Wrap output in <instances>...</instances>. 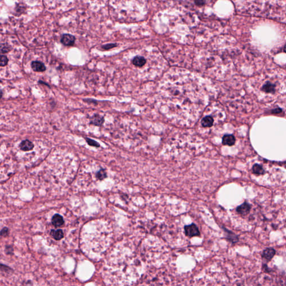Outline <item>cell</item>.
<instances>
[{
	"mask_svg": "<svg viewBox=\"0 0 286 286\" xmlns=\"http://www.w3.org/2000/svg\"><path fill=\"white\" fill-rule=\"evenodd\" d=\"M170 93L175 99L176 107L181 112L202 110L205 105L202 89L187 74L181 73L170 89Z\"/></svg>",
	"mask_w": 286,
	"mask_h": 286,
	"instance_id": "1",
	"label": "cell"
},
{
	"mask_svg": "<svg viewBox=\"0 0 286 286\" xmlns=\"http://www.w3.org/2000/svg\"><path fill=\"white\" fill-rule=\"evenodd\" d=\"M184 233L186 236L188 237L198 236L200 235V232L197 226L195 224H192L189 225H186L184 228Z\"/></svg>",
	"mask_w": 286,
	"mask_h": 286,
	"instance_id": "2",
	"label": "cell"
},
{
	"mask_svg": "<svg viewBox=\"0 0 286 286\" xmlns=\"http://www.w3.org/2000/svg\"><path fill=\"white\" fill-rule=\"evenodd\" d=\"M76 37L71 34H64L61 38V43L66 46H72L74 44Z\"/></svg>",
	"mask_w": 286,
	"mask_h": 286,
	"instance_id": "3",
	"label": "cell"
},
{
	"mask_svg": "<svg viewBox=\"0 0 286 286\" xmlns=\"http://www.w3.org/2000/svg\"><path fill=\"white\" fill-rule=\"evenodd\" d=\"M276 251L273 248H267L263 250L262 256L266 260L270 261L274 256Z\"/></svg>",
	"mask_w": 286,
	"mask_h": 286,
	"instance_id": "4",
	"label": "cell"
},
{
	"mask_svg": "<svg viewBox=\"0 0 286 286\" xmlns=\"http://www.w3.org/2000/svg\"><path fill=\"white\" fill-rule=\"evenodd\" d=\"M250 208V205L248 202H244L237 207L236 211L241 215H246L249 213Z\"/></svg>",
	"mask_w": 286,
	"mask_h": 286,
	"instance_id": "5",
	"label": "cell"
},
{
	"mask_svg": "<svg viewBox=\"0 0 286 286\" xmlns=\"http://www.w3.org/2000/svg\"><path fill=\"white\" fill-rule=\"evenodd\" d=\"M32 69L37 72H42L46 70V68L43 63L39 61H34L31 63Z\"/></svg>",
	"mask_w": 286,
	"mask_h": 286,
	"instance_id": "6",
	"label": "cell"
},
{
	"mask_svg": "<svg viewBox=\"0 0 286 286\" xmlns=\"http://www.w3.org/2000/svg\"><path fill=\"white\" fill-rule=\"evenodd\" d=\"M223 144L225 146H232L235 143V138L231 134L225 135L223 138Z\"/></svg>",
	"mask_w": 286,
	"mask_h": 286,
	"instance_id": "7",
	"label": "cell"
},
{
	"mask_svg": "<svg viewBox=\"0 0 286 286\" xmlns=\"http://www.w3.org/2000/svg\"><path fill=\"white\" fill-rule=\"evenodd\" d=\"M52 222L53 225L55 227H60L64 224V220L61 215L59 214H55L53 217Z\"/></svg>",
	"mask_w": 286,
	"mask_h": 286,
	"instance_id": "8",
	"label": "cell"
},
{
	"mask_svg": "<svg viewBox=\"0 0 286 286\" xmlns=\"http://www.w3.org/2000/svg\"><path fill=\"white\" fill-rule=\"evenodd\" d=\"M33 143L29 140L22 141L20 144V148L22 151H31L34 148Z\"/></svg>",
	"mask_w": 286,
	"mask_h": 286,
	"instance_id": "9",
	"label": "cell"
},
{
	"mask_svg": "<svg viewBox=\"0 0 286 286\" xmlns=\"http://www.w3.org/2000/svg\"><path fill=\"white\" fill-rule=\"evenodd\" d=\"M146 59L145 58L142 57V56H136L133 58L132 63L133 64L138 67H141L144 66L146 63Z\"/></svg>",
	"mask_w": 286,
	"mask_h": 286,
	"instance_id": "10",
	"label": "cell"
},
{
	"mask_svg": "<svg viewBox=\"0 0 286 286\" xmlns=\"http://www.w3.org/2000/svg\"><path fill=\"white\" fill-rule=\"evenodd\" d=\"M225 231V233H226V238H227V239L229 240V241L230 242H231L233 244H234L236 242L238 241L239 240V238L238 236L235 235V234H234L233 232L231 231H230L228 230H226V229H224Z\"/></svg>",
	"mask_w": 286,
	"mask_h": 286,
	"instance_id": "11",
	"label": "cell"
},
{
	"mask_svg": "<svg viewBox=\"0 0 286 286\" xmlns=\"http://www.w3.org/2000/svg\"><path fill=\"white\" fill-rule=\"evenodd\" d=\"M50 235L53 238L56 240H60L64 237V234L62 230L61 229L58 230H52L50 232Z\"/></svg>",
	"mask_w": 286,
	"mask_h": 286,
	"instance_id": "12",
	"label": "cell"
},
{
	"mask_svg": "<svg viewBox=\"0 0 286 286\" xmlns=\"http://www.w3.org/2000/svg\"><path fill=\"white\" fill-rule=\"evenodd\" d=\"M213 124V118L211 116H206L201 121V124L205 128H210Z\"/></svg>",
	"mask_w": 286,
	"mask_h": 286,
	"instance_id": "13",
	"label": "cell"
},
{
	"mask_svg": "<svg viewBox=\"0 0 286 286\" xmlns=\"http://www.w3.org/2000/svg\"><path fill=\"white\" fill-rule=\"evenodd\" d=\"M104 122V119L102 117L98 115H95L91 119V122L94 125L97 126H100L102 125Z\"/></svg>",
	"mask_w": 286,
	"mask_h": 286,
	"instance_id": "14",
	"label": "cell"
},
{
	"mask_svg": "<svg viewBox=\"0 0 286 286\" xmlns=\"http://www.w3.org/2000/svg\"><path fill=\"white\" fill-rule=\"evenodd\" d=\"M275 87H276V86L273 83L268 82L266 83L265 85H264L263 89L267 92H273L275 90Z\"/></svg>",
	"mask_w": 286,
	"mask_h": 286,
	"instance_id": "15",
	"label": "cell"
},
{
	"mask_svg": "<svg viewBox=\"0 0 286 286\" xmlns=\"http://www.w3.org/2000/svg\"><path fill=\"white\" fill-rule=\"evenodd\" d=\"M253 171L257 174H263L264 173V170L262 166H261L258 164H255L253 166Z\"/></svg>",
	"mask_w": 286,
	"mask_h": 286,
	"instance_id": "16",
	"label": "cell"
},
{
	"mask_svg": "<svg viewBox=\"0 0 286 286\" xmlns=\"http://www.w3.org/2000/svg\"><path fill=\"white\" fill-rule=\"evenodd\" d=\"M8 58L5 55H0V67H4L8 63Z\"/></svg>",
	"mask_w": 286,
	"mask_h": 286,
	"instance_id": "17",
	"label": "cell"
},
{
	"mask_svg": "<svg viewBox=\"0 0 286 286\" xmlns=\"http://www.w3.org/2000/svg\"><path fill=\"white\" fill-rule=\"evenodd\" d=\"M0 270L4 271V272H10V271H12V269H11V268L9 267L8 266L2 264L1 263H0Z\"/></svg>",
	"mask_w": 286,
	"mask_h": 286,
	"instance_id": "18",
	"label": "cell"
},
{
	"mask_svg": "<svg viewBox=\"0 0 286 286\" xmlns=\"http://www.w3.org/2000/svg\"><path fill=\"white\" fill-rule=\"evenodd\" d=\"M9 235V229L7 228H4L0 231V236H7Z\"/></svg>",
	"mask_w": 286,
	"mask_h": 286,
	"instance_id": "19",
	"label": "cell"
},
{
	"mask_svg": "<svg viewBox=\"0 0 286 286\" xmlns=\"http://www.w3.org/2000/svg\"><path fill=\"white\" fill-rule=\"evenodd\" d=\"M13 248L12 246L7 245L6 246L5 251L7 254H13Z\"/></svg>",
	"mask_w": 286,
	"mask_h": 286,
	"instance_id": "20",
	"label": "cell"
},
{
	"mask_svg": "<svg viewBox=\"0 0 286 286\" xmlns=\"http://www.w3.org/2000/svg\"><path fill=\"white\" fill-rule=\"evenodd\" d=\"M97 177H98V178H99V179H103L104 178L106 177V173H105L104 171L102 170V171H99L98 173Z\"/></svg>",
	"mask_w": 286,
	"mask_h": 286,
	"instance_id": "21",
	"label": "cell"
},
{
	"mask_svg": "<svg viewBox=\"0 0 286 286\" xmlns=\"http://www.w3.org/2000/svg\"><path fill=\"white\" fill-rule=\"evenodd\" d=\"M117 46L116 44H106V45H104V46H102V48L104 49H112L113 48H115Z\"/></svg>",
	"mask_w": 286,
	"mask_h": 286,
	"instance_id": "22",
	"label": "cell"
},
{
	"mask_svg": "<svg viewBox=\"0 0 286 286\" xmlns=\"http://www.w3.org/2000/svg\"><path fill=\"white\" fill-rule=\"evenodd\" d=\"M87 141L89 143V145H92L93 146H99V144L97 143V142H95L94 140H90V139H87Z\"/></svg>",
	"mask_w": 286,
	"mask_h": 286,
	"instance_id": "23",
	"label": "cell"
},
{
	"mask_svg": "<svg viewBox=\"0 0 286 286\" xmlns=\"http://www.w3.org/2000/svg\"><path fill=\"white\" fill-rule=\"evenodd\" d=\"M2 96H3V93H2V91H1V90H0V99H1V98H2Z\"/></svg>",
	"mask_w": 286,
	"mask_h": 286,
	"instance_id": "24",
	"label": "cell"
}]
</instances>
